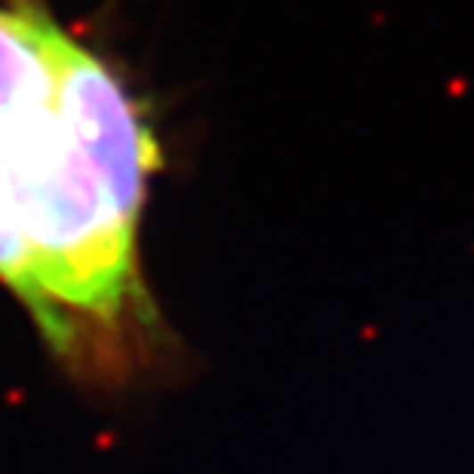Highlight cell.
<instances>
[{"label":"cell","instance_id":"cell-1","mask_svg":"<svg viewBox=\"0 0 474 474\" xmlns=\"http://www.w3.org/2000/svg\"><path fill=\"white\" fill-rule=\"evenodd\" d=\"M160 148L142 105L40 0H0V283L86 382L151 370L139 225Z\"/></svg>","mask_w":474,"mask_h":474}]
</instances>
